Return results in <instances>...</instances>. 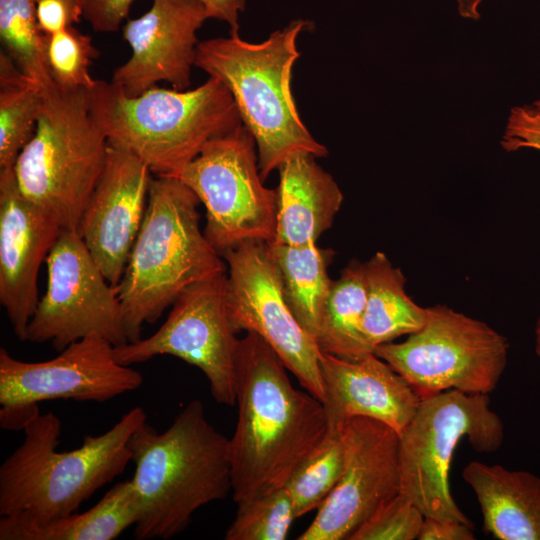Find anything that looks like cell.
<instances>
[{"instance_id":"cell-5","label":"cell","mask_w":540,"mask_h":540,"mask_svg":"<svg viewBox=\"0 0 540 540\" xmlns=\"http://www.w3.org/2000/svg\"><path fill=\"white\" fill-rule=\"evenodd\" d=\"M88 100L108 144L137 156L156 177L179 178L207 142L242 124L232 95L214 77L192 90L154 86L134 97L96 80Z\"/></svg>"},{"instance_id":"cell-19","label":"cell","mask_w":540,"mask_h":540,"mask_svg":"<svg viewBox=\"0 0 540 540\" xmlns=\"http://www.w3.org/2000/svg\"><path fill=\"white\" fill-rule=\"evenodd\" d=\"M319 365L327 433H340L349 419L361 416L402 434L420 398L387 362L374 353L348 360L321 352Z\"/></svg>"},{"instance_id":"cell-31","label":"cell","mask_w":540,"mask_h":540,"mask_svg":"<svg viewBox=\"0 0 540 540\" xmlns=\"http://www.w3.org/2000/svg\"><path fill=\"white\" fill-rule=\"evenodd\" d=\"M425 516L400 492L381 505L349 540H414Z\"/></svg>"},{"instance_id":"cell-32","label":"cell","mask_w":540,"mask_h":540,"mask_svg":"<svg viewBox=\"0 0 540 540\" xmlns=\"http://www.w3.org/2000/svg\"><path fill=\"white\" fill-rule=\"evenodd\" d=\"M501 145L508 152L540 151V98L510 110Z\"/></svg>"},{"instance_id":"cell-28","label":"cell","mask_w":540,"mask_h":540,"mask_svg":"<svg viewBox=\"0 0 540 540\" xmlns=\"http://www.w3.org/2000/svg\"><path fill=\"white\" fill-rule=\"evenodd\" d=\"M344 466L345 450L340 433H327L285 484L296 519L324 503L337 485Z\"/></svg>"},{"instance_id":"cell-13","label":"cell","mask_w":540,"mask_h":540,"mask_svg":"<svg viewBox=\"0 0 540 540\" xmlns=\"http://www.w3.org/2000/svg\"><path fill=\"white\" fill-rule=\"evenodd\" d=\"M222 257L228 265L227 311L235 330L260 336L299 383L322 402L321 351L286 303L268 242L245 241L224 252Z\"/></svg>"},{"instance_id":"cell-15","label":"cell","mask_w":540,"mask_h":540,"mask_svg":"<svg viewBox=\"0 0 540 540\" xmlns=\"http://www.w3.org/2000/svg\"><path fill=\"white\" fill-rule=\"evenodd\" d=\"M343 473L298 540H344L400 492L399 434L368 417H353L340 430Z\"/></svg>"},{"instance_id":"cell-29","label":"cell","mask_w":540,"mask_h":540,"mask_svg":"<svg viewBox=\"0 0 540 540\" xmlns=\"http://www.w3.org/2000/svg\"><path fill=\"white\" fill-rule=\"evenodd\" d=\"M45 64L55 87L62 91L90 89L96 80L89 74L99 51L90 36L73 26L43 35Z\"/></svg>"},{"instance_id":"cell-6","label":"cell","mask_w":540,"mask_h":540,"mask_svg":"<svg viewBox=\"0 0 540 540\" xmlns=\"http://www.w3.org/2000/svg\"><path fill=\"white\" fill-rule=\"evenodd\" d=\"M200 200L179 178L152 179L144 218L116 285L128 342L141 339L189 285L225 272L200 229Z\"/></svg>"},{"instance_id":"cell-2","label":"cell","mask_w":540,"mask_h":540,"mask_svg":"<svg viewBox=\"0 0 540 540\" xmlns=\"http://www.w3.org/2000/svg\"><path fill=\"white\" fill-rule=\"evenodd\" d=\"M147 415L135 407L105 433L86 436L74 450L58 452L61 421L37 414L23 427L24 440L0 467V515L17 525L43 524L74 512L131 461L129 440Z\"/></svg>"},{"instance_id":"cell-20","label":"cell","mask_w":540,"mask_h":540,"mask_svg":"<svg viewBox=\"0 0 540 540\" xmlns=\"http://www.w3.org/2000/svg\"><path fill=\"white\" fill-rule=\"evenodd\" d=\"M316 158L299 153L279 166L273 243L290 246L317 243L321 234L333 225L343 193Z\"/></svg>"},{"instance_id":"cell-14","label":"cell","mask_w":540,"mask_h":540,"mask_svg":"<svg viewBox=\"0 0 540 540\" xmlns=\"http://www.w3.org/2000/svg\"><path fill=\"white\" fill-rule=\"evenodd\" d=\"M236 332L227 311L224 272L185 288L154 334L114 346V356L127 366L158 355L175 356L203 372L217 403L234 406Z\"/></svg>"},{"instance_id":"cell-11","label":"cell","mask_w":540,"mask_h":540,"mask_svg":"<svg viewBox=\"0 0 540 540\" xmlns=\"http://www.w3.org/2000/svg\"><path fill=\"white\" fill-rule=\"evenodd\" d=\"M141 373L119 363L114 345L97 333L77 340L55 358L26 362L0 349V420L20 429L39 414L38 403L56 399L105 402L137 390Z\"/></svg>"},{"instance_id":"cell-18","label":"cell","mask_w":540,"mask_h":540,"mask_svg":"<svg viewBox=\"0 0 540 540\" xmlns=\"http://www.w3.org/2000/svg\"><path fill=\"white\" fill-rule=\"evenodd\" d=\"M62 229L55 214L23 196L14 168L0 170V303L21 341L39 302L40 266Z\"/></svg>"},{"instance_id":"cell-25","label":"cell","mask_w":540,"mask_h":540,"mask_svg":"<svg viewBox=\"0 0 540 540\" xmlns=\"http://www.w3.org/2000/svg\"><path fill=\"white\" fill-rule=\"evenodd\" d=\"M366 298L364 263L353 260L332 282L315 336L321 352L348 360L374 353L362 333Z\"/></svg>"},{"instance_id":"cell-3","label":"cell","mask_w":540,"mask_h":540,"mask_svg":"<svg viewBox=\"0 0 540 540\" xmlns=\"http://www.w3.org/2000/svg\"><path fill=\"white\" fill-rule=\"evenodd\" d=\"M128 446L140 506L134 525L138 540L174 537L200 507L232 490L229 439L208 421L198 399L164 432L142 423Z\"/></svg>"},{"instance_id":"cell-23","label":"cell","mask_w":540,"mask_h":540,"mask_svg":"<svg viewBox=\"0 0 540 540\" xmlns=\"http://www.w3.org/2000/svg\"><path fill=\"white\" fill-rule=\"evenodd\" d=\"M364 273L367 298L362 333L373 352L377 346L424 326L427 308L407 295L405 276L384 253L377 252L365 262Z\"/></svg>"},{"instance_id":"cell-36","label":"cell","mask_w":540,"mask_h":540,"mask_svg":"<svg viewBox=\"0 0 540 540\" xmlns=\"http://www.w3.org/2000/svg\"><path fill=\"white\" fill-rule=\"evenodd\" d=\"M209 18L229 25L231 32H239V14L244 10L246 0H199Z\"/></svg>"},{"instance_id":"cell-17","label":"cell","mask_w":540,"mask_h":540,"mask_svg":"<svg viewBox=\"0 0 540 540\" xmlns=\"http://www.w3.org/2000/svg\"><path fill=\"white\" fill-rule=\"evenodd\" d=\"M151 174L137 156L108 144L103 171L81 217L78 232L113 286L124 273L140 230Z\"/></svg>"},{"instance_id":"cell-26","label":"cell","mask_w":540,"mask_h":540,"mask_svg":"<svg viewBox=\"0 0 540 540\" xmlns=\"http://www.w3.org/2000/svg\"><path fill=\"white\" fill-rule=\"evenodd\" d=\"M44 91L0 53V170L14 168L18 155L34 134Z\"/></svg>"},{"instance_id":"cell-21","label":"cell","mask_w":540,"mask_h":540,"mask_svg":"<svg viewBox=\"0 0 540 540\" xmlns=\"http://www.w3.org/2000/svg\"><path fill=\"white\" fill-rule=\"evenodd\" d=\"M462 477L480 505L484 529L500 540H540V477L471 461Z\"/></svg>"},{"instance_id":"cell-4","label":"cell","mask_w":540,"mask_h":540,"mask_svg":"<svg viewBox=\"0 0 540 540\" xmlns=\"http://www.w3.org/2000/svg\"><path fill=\"white\" fill-rule=\"evenodd\" d=\"M308 26V21L298 19L260 43L231 32L196 47L195 67L225 85L255 139L263 180L296 154L328 155L327 147L303 123L291 90L292 69L300 56L297 38Z\"/></svg>"},{"instance_id":"cell-24","label":"cell","mask_w":540,"mask_h":540,"mask_svg":"<svg viewBox=\"0 0 540 540\" xmlns=\"http://www.w3.org/2000/svg\"><path fill=\"white\" fill-rule=\"evenodd\" d=\"M268 246L280 273L286 303L315 339L333 282L328 267L335 251L317 243L290 246L268 242Z\"/></svg>"},{"instance_id":"cell-30","label":"cell","mask_w":540,"mask_h":540,"mask_svg":"<svg viewBox=\"0 0 540 540\" xmlns=\"http://www.w3.org/2000/svg\"><path fill=\"white\" fill-rule=\"evenodd\" d=\"M237 506L226 540H284L296 519L285 486Z\"/></svg>"},{"instance_id":"cell-1","label":"cell","mask_w":540,"mask_h":540,"mask_svg":"<svg viewBox=\"0 0 540 540\" xmlns=\"http://www.w3.org/2000/svg\"><path fill=\"white\" fill-rule=\"evenodd\" d=\"M278 354L257 334L239 339L235 359L238 419L229 439L237 504L282 488L325 438L323 404L295 389Z\"/></svg>"},{"instance_id":"cell-33","label":"cell","mask_w":540,"mask_h":540,"mask_svg":"<svg viewBox=\"0 0 540 540\" xmlns=\"http://www.w3.org/2000/svg\"><path fill=\"white\" fill-rule=\"evenodd\" d=\"M36 15L40 30L52 34L82 18L80 0H36Z\"/></svg>"},{"instance_id":"cell-12","label":"cell","mask_w":540,"mask_h":540,"mask_svg":"<svg viewBox=\"0 0 540 540\" xmlns=\"http://www.w3.org/2000/svg\"><path fill=\"white\" fill-rule=\"evenodd\" d=\"M47 286L25 341L57 351L92 333L114 346L128 342L116 286L105 278L78 230L62 229L46 258Z\"/></svg>"},{"instance_id":"cell-37","label":"cell","mask_w":540,"mask_h":540,"mask_svg":"<svg viewBox=\"0 0 540 540\" xmlns=\"http://www.w3.org/2000/svg\"><path fill=\"white\" fill-rule=\"evenodd\" d=\"M458 5L459 14L471 20H478L480 18L479 6L483 0H456Z\"/></svg>"},{"instance_id":"cell-8","label":"cell","mask_w":540,"mask_h":540,"mask_svg":"<svg viewBox=\"0 0 540 540\" xmlns=\"http://www.w3.org/2000/svg\"><path fill=\"white\" fill-rule=\"evenodd\" d=\"M467 438L481 453L494 452L504 440V425L490 408L488 394L450 389L420 399L399 436L400 493L425 517L455 520L473 526L452 497L451 460Z\"/></svg>"},{"instance_id":"cell-10","label":"cell","mask_w":540,"mask_h":540,"mask_svg":"<svg viewBox=\"0 0 540 540\" xmlns=\"http://www.w3.org/2000/svg\"><path fill=\"white\" fill-rule=\"evenodd\" d=\"M179 179L205 206L203 232L221 256L245 241L274 240L276 191L263 184L256 142L243 124L207 142Z\"/></svg>"},{"instance_id":"cell-38","label":"cell","mask_w":540,"mask_h":540,"mask_svg":"<svg viewBox=\"0 0 540 540\" xmlns=\"http://www.w3.org/2000/svg\"><path fill=\"white\" fill-rule=\"evenodd\" d=\"M535 352L540 358V317L535 328Z\"/></svg>"},{"instance_id":"cell-7","label":"cell","mask_w":540,"mask_h":540,"mask_svg":"<svg viewBox=\"0 0 540 540\" xmlns=\"http://www.w3.org/2000/svg\"><path fill=\"white\" fill-rule=\"evenodd\" d=\"M89 89L44 97L36 128L14 165L20 192L78 230L104 168L108 141L89 110Z\"/></svg>"},{"instance_id":"cell-22","label":"cell","mask_w":540,"mask_h":540,"mask_svg":"<svg viewBox=\"0 0 540 540\" xmlns=\"http://www.w3.org/2000/svg\"><path fill=\"white\" fill-rule=\"evenodd\" d=\"M132 480L118 482L90 509L43 524L17 525L0 520V540H112L139 517Z\"/></svg>"},{"instance_id":"cell-16","label":"cell","mask_w":540,"mask_h":540,"mask_svg":"<svg viewBox=\"0 0 540 540\" xmlns=\"http://www.w3.org/2000/svg\"><path fill=\"white\" fill-rule=\"evenodd\" d=\"M207 19L199 0H153L145 14L124 25L131 56L115 69L111 82L132 97L162 81L186 90L195 66L197 31Z\"/></svg>"},{"instance_id":"cell-34","label":"cell","mask_w":540,"mask_h":540,"mask_svg":"<svg viewBox=\"0 0 540 540\" xmlns=\"http://www.w3.org/2000/svg\"><path fill=\"white\" fill-rule=\"evenodd\" d=\"M82 18L96 32H115L127 17L134 0H80Z\"/></svg>"},{"instance_id":"cell-35","label":"cell","mask_w":540,"mask_h":540,"mask_svg":"<svg viewBox=\"0 0 540 540\" xmlns=\"http://www.w3.org/2000/svg\"><path fill=\"white\" fill-rule=\"evenodd\" d=\"M419 540H474L473 526L455 520L425 517Z\"/></svg>"},{"instance_id":"cell-27","label":"cell","mask_w":540,"mask_h":540,"mask_svg":"<svg viewBox=\"0 0 540 540\" xmlns=\"http://www.w3.org/2000/svg\"><path fill=\"white\" fill-rule=\"evenodd\" d=\"M43 35L37 21L36 0H0L2 51L48 95L56 87L45 64Z\"/></svg>"},{"instance_id":"cell-9","label":"cell","mask_w":540,"mask_h":540,"mask_svg":"<svg viewBox=\"0 0 540 540\" xmlns=\"http://www.w3.org/2000/svg\"><path fill=\"white\" fill-rule=\"evenodd\" d=\"M424 326L400 343H384L374 354L387 362L420 399L455 389L492 392L504 370L508 342L486 323L447 306L427 308Z\"/></svg>"}]
</instances>
